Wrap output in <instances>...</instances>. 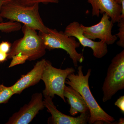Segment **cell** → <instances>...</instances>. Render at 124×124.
<instances>
[{"instance_id": "6da1fadb", "label": "cell", "mask_w": 124, "mask_h": 124, "mask_svg": "<svg viewBox=\"0 0 124 124\" xmlns=\"http://www.w3.org/2000/svg\"><path fill=\"white\" fill-rule=\"evenodd\" d=\"M22 30L23 37L14 42L8 53V59H12L9 68L23 64L27 60H35L46 53V48L36 31L24 25Z\"/></svg>"}, {"instance_id": "7a4b0ae2", "label": "cell", "mask_w": 124, "mask_h": 124, "mask_svg": "<svg viewBox=\"0 0 124 124\" xmlns=\"http://www.w3.org/2000/svg\"><path fill=\"white\" fill-rule=\"evenodd\" d=\"M91 72V69H89L84 75L82 71V66H80L78 68L77 74L75 75L74 73L69 74L65 84L77 91L84 99L90 112L89 124H112L115 119L99 106L90 89L89 81Z\"/></svg>"}, {"instance_id": "3957f363", "label": "cell", "mask_w": 124, "mask_h": 124, "mask_svg": "<svg viewBox=\"0 0 124 124\" xmlns=\"http://www.w3.org/2000/svg\"><path fill=\"white\" fill-rule=\"evenodd\" d=\"M39 9V4L24 5L17 0H12L2 6L1 16L3 18L22 23L36 31L47 33L49 28L44 24Z\"/></svg>"}, {"instance_id": "277c9868", "label": "cell", "mask_w": 124, "mask_h": 124, "mask_svg": "<svg viewBox=\"0 0 124 124\" xmlns=\"http://www.w3.org/2000/svg\"><path fill=\"white\" fill-rule=\"evenodd\" d=\"M40 37L46 49L49 50L62 49L66 51L72 60L74 66H78V63H82L85 58L82 54L77 52L76 49L79 47V42L75 37L68 36L62 31L49 28L47 33L39 31Z\"/></svg>"}, {"instance_id": "5b68a950", "label": "cell", "mask_w": 124, "mask_h": 124, "mask_svg": "<svg viewBox=\"0 0 124 124\" xmlns=\"http://www.w3.org/2000/svg\"><path fill=\"white\" fill-rule=\"evenodd\" d=\"M75 71L73 67L64 69L56 68L52 66L51 62L46 60L41 78L45 85L42 93L45 97H49L53 99L55 95H57L66 102L63 94L65 81L68 76Z\"/></svg>"}, {"instance_id": "8992f818", "label": "cell", "mask_w": 124, "mask_h": 124, "mask_svg": "<svg viewBox=\"0 0 124 124\" xmlns=\"http://www.w3.org/2000/svg\"><path fill=\"white\" fill-rule=\"evenodd\" d=\"M124 88V50L112 59L102 87L103 101L110 100L119 90Z\"/></svg>"}, {"instance_id": "52a82bcc", "label": "cell", "mask_w": 124, "mask_h": 124, "mask_svg": "<svg viewBox=\"0 0 124 124\" xmlns=\"http://www.w3.org/2000/svg\"><path fill=\"white\" fill-rule=\"evenodd\" d=\"M43 94L36 93L31 96V101L20 108L9 118L7 124H28L45 107Z\"/></svg>"}, {"instance_id": "ba28073f", "label": "cell", "mask_w": 124, "mask_h": 124, "mask_svg": "<svg viewBox=\"0 0 124 124\" xmlns=\"http://www.w3.org/2000/svg\"><path fill=\"white\" fill-rule=\"evenodd\" d=\"M64 34L68 36H72L77 38L80 44L84 47H89L93 50V55L95 58H101L104 57L108 52L107 45L104 41H94L87 38L84 35L82 24L73 22L66 27Z\"/></svg>"}, {"instance_id": "9c48e42d", "label": "cell", "mask_w": 124, "mask_h": 124, "mask_svg": "<svg viewBox=\"0 0 124 124\" xmlns=\"http://www.w3.org/2000/svg\"><path fill=\"white\" fill-rule=\"evenodd\" d=\"M99 23L90 27L85 26L82 24L84 35L91 40L96 39L104 41L107 45H112L117 40L116 35L112 33V29L114 23L110 20V17L105 13Z\"/></svg>"}, {"instance_id": "30bf717a", "label": "cell", "mask_w": 124, "mask_h": 124, "mask_svg": "<svg viewBox=\"0 0 124 124\" xmlns=\"http://www.w3.org/2000/svg\"><path fill=\"white\" fill-rule=\"evenodd\" d=\"M44 99L45 107L51 113V116L49 118L48 124H86L88 122L90 117L89 110L81 113L77 117H73L63 114L59 111L50 97H45Z\"/></svg>"}, {"instance_id": "8fae6325", "label": "cell", "mask_w": 124, "mask_h": 124, "mask_svg": "<svg viewBox=\"0 0 124 124\" xmlns=\"http://www.w3.org/2000/svg\"><path fill=\"white\" fill-rule=\"evenodd\" d=\"M46 60L42 59L38 61L30 71L22 76L13 85L11 86L15 94H20L25 89L40 82L41 80Z\"/></svg>"}, {"instance_id": "7c38bea8", "label": "cell", "mask_w": 124, "mask_h": 124, "mask_svg": "<svg viewBox=\"0 0 124 124\" xmlns=\"http://www.w3.org/2000/svg\"><path fill=\"white\" fill-rule=\"evenodd\" d=\"M92 7L93 16L99 17L100 14L105 13L111 18L113 23H118L121 19V5L115 0H87Z\"/></svg>"}, {"instance_id": "4fadbf2b", "label": "cell", "mask_w": 124, "mask_h": 124, "mask_svg": "<svg viewBox=\"0 0 124 124\" xmlns=\"http://www.w3.org/2000/svg\"><path fill=\"white\" fill-rule=\"evenodd\" d=\"M63 94L70 106L69 113L71 115L74 116L78 113H85L89 110L82 96L70 85H65Z\"/></svg>"}, {"instance_id": "5bb4252c", "label": "cell", "mask_w": 124, "mask_h": 124, "mask_svg": "<svg viewBox=\"0 0 124 124\" xmlns=\"http://www.w3.org/2000/svg\"><path fill=\"white\" fill-rule=\"evenodd\" d=\"M22 26L20 23L9 21L0 23V31L5 33H9L19 31Z\"/></svg>"}, {"instance_id": "9a60e30c", "label": "cell", "mask_w": 124, "mask_h": 124, "mask_svg": "<svg viewBox=\"0 0 124 124\" xmlns=\"http://www.w3.org/2000/svg\"><path fill=\"white\" fill-rule=\"evenodd\" d=\"M15 93L11 86L0 85V104L7 103Z\"/></svg>"}, {"instance_id": "2e32d148", "label": "cell", "mask_w": 124, "mask_h": 124, "mask_svg": "<svg viewBox=\"0 0 124 124\" xmlns=\"http://www.w3.org/2000/svg\"><path fill=\"white\" fill-rule=\"evenodd\" d=\"M119 27V32L116 34L119 40L116 42L118 46L122 48H124V18L121 19L119 22L118 23Z\"/></svg>"}, {"instance_id": "e0dca14e", "label": "cell", "mask_w": 124, "mask_h": 124, "mask_svg": "<svg viewBox=\"0 0 124 124\" xmlns=\"http://www.w3.org/2000/svg\"><path fill=\"white\" fill-rule=\"evenodd\" d=\"M19 3L24 5H32L36 4L42 3L47 4L49 3L57 4L59 2V0H17Z\"/></svg>"}, {"instance_id": "ac0fdd59", "label": "cell", "mask_w": 124, "mask_h": 124, "mask_svg": "<svg viewBox=\"0 0 124 124\" xmlns=\"http://www.w3.org/2000/svg\"><path fill=\"white\" fill-rule=\"evenodd\" d=\"M11 45L10 42L8 41H2L0 43V50L8 54L10 50Z\"/></svg>"}, {"instance_id": "d6986e66", "label": "cell", "mask_w": 124, "mask_h": 124, "mask_svg": "<svg viewBox=\"0 0 124 124\" xmlns=\"http://www.w3.org/2000/svg\"><path fill=\"white\" fill-rule=\"evenodd\" d=\"M115 105L118 107L122 113H124V96L120 97L115 102Z\"/></svg>"}, {"instance_id": "ffe728a7", "label": "cell", "mask_w": 124, "mask_h": 124, "mask_svg": "<svg viewBox=\"0 0 124 124\" xmlns=\"http://www.w3.org/2000/svg\"><path fill=\"white\" fill-rule=\"evenodd\" d=\"M12 0H0V23L3 22V18L1 16V11L2 6Z\"/></svg>"}, {"instance_id": "44dd1931", "label": "cell", "mask_w": 124, "mask_h": 124, "mask_svg": "<svg viewBox=\"0 0 124 124\" xmlns=\"http://www.w3.org/2000/svg\"><path fill=\"white\" fill-rule=\"evenodd\" d=\"M8 54L0 50V63L3 62L8 59Z\"/></svg>"}, {"instance_id": "7402d4cb", "label": "cell", "mask_w": 124, "mask_h": 124, "mask_svg": "<svg viewBox=\"0 0 124 124\" xmlns=\"http://www.w3.org/2000/svg\"><path fill=\"white\" fill-rule=\"evenodd\" d=\"M121 18H124V0L122 1L121 4Z\"/></svg>"}, {"instance_id": "603a6c76", "label": "cell", "mask_w": 124, "mask_h": 124, "mask_svg": "<svg viewBox=\"0 0 124 124\" xmlns=\"http://www.w3.org/2000/svg\"><path fill=\"white\" fill-rule=\"evenodd\" d=\"M124 118H120L119 120V122H118V123H117V124H124Z\"/></svg>"}, {"instance_id": "cb8c5ba5", "label": "cell", "mask_w": 124, "mask_h": 124, "mask_svg": "<svg viewBox=\"0 0 124 124\" xmlns=\"http://www.w3.org/2000/svg\"><path fill=\"white\" fill-rule=\"evenodd\" d=\"M115 0L117 4L121 5V2H122L123 0Z\"/></svg>"}]
</instances>
